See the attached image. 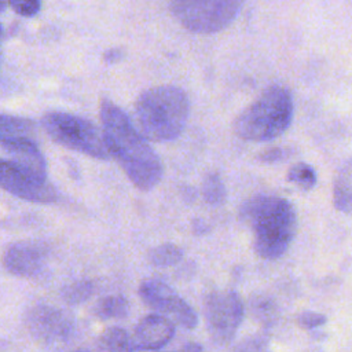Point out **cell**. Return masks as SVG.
<instances>
[{
	"label": "cell",
	"instance_id": "obj_6",
	"mask_svg": "<svg viewBox=\"0 0 352 352\" xmlns=\"http://www.w3.org/2000/svg\"><path fill=\"white\" fill-rule=\"evenodd\" d=\"M175 18L188 30L214 33L227 28L238 15V0H182L169 4Z\"/></svg>",
	"mask_w": 352,
	"mask_h": 352
},
{
	"label": "cell",
	"instance_id": "obj_16",
	"mask_svg": "<svg viewBox=\"0 0 352 352\" xmlns=\"http://www.w3.org/2000/svg\"><path fill=\"white\" fill-rule=\"evenodd\" d=\"M92 312L102 320L124 319L129 314V301L121 294L106 296L95 302Z\"/></svg>",
	"mask_w": 352,
	"mask_h": 352
},
{
	"label": "cell",
	"instance_id": "obj_28",
	"mask_svg": "<svg viewBox=\"0 0 352 352\" xmlns=\"http://www.w3.org/2000/svg\"><path fill=\"white\" fill-rule=\"evenodd\" d=\"M173 352H202V345L198 342L188 341L183 344L177 351H173Z\"/></svg>",
	"mask_w": 352,
	"mask_h": 352
},
{
	"label": "cell",
	"instance_id": "obj_11",
	"mask_svg": "<svg viewBox=\"0 0 352 352\" xmlns=\"http://www.w3.org/2000/svg\"><path fill=\"white\" fill-rule=\"evenodd\" d=\"M48 249L41 242H16L4 254V267L18 276H36L47 263Z\"/></svg>",
	"mask_w": 352,
	"mask_h": 352
},
{
	"label": "cell",
	"instance_id": "obj_15",
	"mask_svg": "<svg viewBox=\"0 0 352 352\" xmlns=\"http://www.w3.org/2000/svg\"><path fill=\"white\" fill-rule=\"evenodd\" d=\"M34 125L30 120L11 116L0 114V142L10 143L21 139H30L33 135Z\"/></svg>",
	"mask_w": 352,
	"mask_h": 352
},
{
	"label": "cell",
	"instance_id": "obj_10",
	"mask_svg": "<svg viewBox=\"0 0 352 352\" xmlns=\"http://www.w3.org/2000/svg\"><path fill=\"white\" fill-rule=\"evenodd\" d=\"M26 323L30 334L45 344L66 341L74 329L70 315L48 305H37L30 309Z\"/></svg>",
	"mask_w": 352,
	"mask_h": 352
},
{
	"label": "cell",
	"instance_id": "obj_27",
	"mask_svg": "<svg viewBox=\"0 0 352 352\" xmlns=\"http://www.w3.org/2000/svg\"><path fill=\"white\" fill-rule=\"evenodd\" d=\"M124 54L125 52H124L122 48H111V50H107L103 54V59L107 63H116V62H120L124 58Z\"/></svg>",
	"mask_w": 352,
	"mask_h": 352
},
{
	"label": "cell",
	"instance_id": "obj_25",
	"mask_svg": "<svg viewBox=\"0 0 352 352\" xmlns=\"http://www.w3.org/2000/svg\"><path fill=\"white\" fill-rule=\"evenodd\" d=\"M10 6L15 12H18L22 16H33L38 12L41 3L37 0H29V1H11Z\"/></svg>",
	"mask_w": 352,
	"mask_h": 352
},
{
	"label": "cell",
	"instance_id": "obj_3",
	"mask_svg": "<svg viewBox=\"0 0 352 352\" xmlns=\"http://www.w3.org/2000/svg\"><path fill=\"white\" fill-rule=\"evenodd\" d=\"M190 114L187 94L176 85H160L140 94L133 107V126L151 142L176 139Z\"/></svg>",
	"mask_w": 352,
	"mask_h": 352
},
{
	"label": "cell",
	"instance_id": "obj_22",
	"mask_svg": "<svg viewBox=\"0 0 352 352\" xmlns=\"http://www.w3.org/2000/svg\"><path fill=\"white\" fill-rule=\"evenodd\" d=\"M252 312L263 326H272L276 319V305L267 297L252 300Z\"/></svg>",
	"mask_w": 352,
	"mask_h": 352
},
{
	"label": "cell",
	"instance_id": "obj_30",
	"mask_svg": "<svg viewBox=\"0 0 352 352\" xmlns=\"http://www.w3.org/2000/svg\"><path fill=\"white\" fill-rule=\"evenodd\" d=\"M76 352H88V351H85V349H78V351H76Z\"/></svg>",
	"mask_w": 352,
	"mask_h": 352
},
{
	"label": "cell",
	"instance_id": "obj_13",
	"mask_svg": "<svg viewBox=\"0 0 352 352\" xmlns=\"http://www.w3.org/2000/svg\"><path fill=\"white\" fill-rule=\"evenodd\" d=\"M10 153L11 162L38 180H47V164L37 144L32 139L3 143Z\"/></svg>",
	"mask_w": 352,
	"mask_h": 352
},
{
	"label": "cell",
	"instance_id": "obj_14",
	"mask_svg": "<svg viewBox=\"0 0 352 352\" xmlns=\"http://www.w3.org/2000/svg\"><path fill=\"white\" fill-rule=\"evenodd\" d=\"M135 346L129 334L117 326L104 329L96 340L95 352H133Z\"/></svg>",
	"mask_w": 352,
	"mask_h": 352
},
{
	"label": "cell",
	"instance_id": "obj_26",
	"mask_svg": "<svg viewBox=\"0 0 352 352\" xmlns=\"http://www.w3.org/2000/svg\"><path fill=\"white\" fill-rule=\"evenodd\" d=\"M287 151L285 148H279V147H272V148H268L263 153H260L258 155V160L263 161V162H275V161H279L282 158H285L287 154Z\"/></svg>",
	"mask_w": 352,
	"mask_h": 352
},
{
	"label": "cell",
	"instance_id": "obj_8",
	"mask_svg": "<svg viewBox=\"0 0 352 352\" xmlns=\"http://www.w3.org/2000/svg\"><path fill=\"white\" fill-rule=\"evenodd\" d=\"M142 301L173 324L192 330L198 324L197 312L169 285L160 279H146L139 286Z\"/></svg>",
	"mask_w": 352,
	"mask_h": 352
},
{
	"label": "cell",
	"instance_id": "obj_21",
	"mask_svg": "<svg viewBox=\"0 0 352 352\" xmlns=\"http://www.w3.org/2000/svg\"><path fill=\"white\" fill-rule=\"evenodd\" d=\"M287 180L290 183L300 186L304 190H309L315 187L318 179H316V172L311 165L305 162H298L289 169Z\"/></svg>",
	"mask_w": 352,
	"mask_h": 352
},
{
	"label": "cell",
	"instance_id": "obj_19",
	"mask_svg": "<svg viewBox=\"0 0 352 352\" xmlns=\"http://www.w3.org/2000/svg\"><path fill=\"white\" fill-rule=\"evenodd\" d=\"M201 191L204 199L210 205H220L227 197L226 186L217 173H208L204 177Z\"/></svg>",
	"mask_w": 352,
	"mask_h": 352
},
{
	"label": "cell",
	"instance_id": "obj_2",
	"mask_svg": "<svg viewBox=\"0 0 352 352\" xmlns=\"http://www.w3.org/2000/svg\"><path fill=\"white\" fill-rule=\"evenodd\" d=\"M242 220L253 230L256 253L265 260L280 257L297 230L294 206L278 195H257L242 206Z\"/></svg>",
	"mask_w": 352,
	"mask_h": 352
},
{
	"label": "cell",
	"instance_id": "obj_7",
	"mask_svg": "<svg viewBox=\"0 0 352 352\" xmlns=\"http://www.w3.org/2000/svg\"><path fill=\"white\" fill-rule=\"evenodd\" d=\"M243 302L232 290L213 292L204 301V315L212 338L221 345L236 334L243 319Z\"/></svg>",
	"mask_w": 352,
	"mask_h": 352
},
{
	"label": "cell",
	"instance_id": "obj_9",
	"mask_svg": "<svg viewBox=\"0 0 352 352\" xmlns=\"http://www.w3.org/2000/svg\"><path fill=\"white\" fill-rule=\"evenodd\" d=\"M0 188L32 202L48 204L58 198V192L47 180H38L11 161L0 158Z\"/></svg>",
	"mask_w": 352,
	"mask_h": 352
},
{
	"label": "cell",
	"instance_id": "obj_20",
	"mask_svg": "<svg viewBox=\"0 0 352 352\" xmlns=\"http://www.w3.org/2000/svg\"><path fill=\"white\" fill-rule=\"evenodd\" d=\"M94 289L95 287L91 280H87V279L76 280V282L67 285L62 290V298L67 304H81L92 296Z\"/></svg>",
	"mask_w": 352,
	"mask_h": 352
},
{
	"label": "cell",
	"instance_id": "obj_1",
	"mask_svg": "<svg viewBox=\"0 0 352 352\" xmlns=\"http://www.w3.org/2000/svg\"><path fill=\"white\" fill-rule=\"evenodd\" d=\"M103 139L110 157L116 158L129 180L140 190L155 187L164 173L161 160L135 129L126 113L110 100L100 104Z\"/></svg>",
	"mask_w": 352,
	"mask_h": 352
},
{
	"label": "cell",
	"instance_id": "obj_23",
	"mask_svg": "<svg viewBox=\"0 0 352 352\" xmlns=\"http://www.w3.org/2000/svg\"><path fill=\"white\" fill-rule=\"evenodd\" d=\"M232 352H271V348L267 337L253 334L241 340Z\"/></svg>",
	"mask_w": 352,
	"mask_h": 352
},
{
	"label": "cell",
	"instance_id": "obj_5",
	"mask_svg": "<svg viewBox=\"0 0 352 352\" xmlns=\"http://www.w3.org/2000/svg\"><path fill=\"white\" fill-rule=\"evenodd\" d=\"M41 124L59 144L98 160L110 158L102 132L91 121L70 113L51 111L43 117Z\"/></svg>",
	"mask_w": 352,
	"mask_h": 352
},
{
	"label": "cell",
	"instance_id": "obj_12",
	"mask_svg": "<svg viewBox=\"0 0 352 352\" xmlns=\"http://www.w3.org/2000/svg\"><path fill=\"white\" fill-rule=\"evenodd\" d=\"M175 336V324L162 315L150 314L142 318L133 331L132 342L135 348L143 351H157L165 346Z\"/></svg>",
	"mask_w": 352,
	"mask_h": 352
},
{
	"label": "cell",
	"instance_id": "obj_29",
	"mask_svg": "<svg viewBox=\"0 0 352 352\" xmlns=\"http://www.w3.org/2000/svg\"><path fill=\"white\" fill-rule=\"evenodd\" d=\"M6 7V3H3V1H0V11L3 10Z\"/></svg>",
	"mask_w": 352,
	"mask_h": 352
},
{
	"label": "cell",
	"instance_id": "obj_4",
	"mask_svg": "<svg viewBox=\"0 0 352 352\" xmlns=\"http://www.w3.org/2000/svg\"><path fill=\"white\" fill-rule=\"evenodd\" d=\"M293 113L290 92L280 85H272L241 111L234 121V131L245 140H272L289 128Z\"/></svg>",
	"mask_w": 352,
	"mask_h": 352
},
{
	"label": "cell",
	"instance_id": "obj_24",
	"mask_svg": "<svg viewBox=\"0 0 352 352\" xmlns=\"http://www.w3.org/2000/svg\"><path fill=\"white\" fill-rule=\"evenodd\" d=\"M327 322L326 315L316 311H304L297 316V323L305 330H312L323 326Z\"/></svg>",
	"mask_w": 352,
	"mask_h": 352
},
{
	"label": "cell",
	"instance_id": "obj_18",
	"mask_svg": "<svg viewBox=\"0 0 352 352\" xmlns=\"http://www.w3.org/2000/svg\"><path fill=\"white\" fill-rule=\"evenodd\" d=\"M148 261L153 265L158 267H166V265H173L179 263L183 257V250L173 243H162L155 248H153L148 254Z\"/></svg>",
	"mask_w": 352,
	"mask_h": 352
},
{
	"label": "cell",
	"instance_id": "obj_17",
	"mask_svg": "<svg viewBox=\"0 0 352 352\" xmlns=\"http://www.w3.org/2000/svg\"><path fill=\"white\" fill-rule=\"evenodd\" d=\"M334 205L338 210L349 213L351 210V164L346 161L338 170L334 180Z\"/></svg>",
	"mask_w": 352,
	"mask_h": 352
}]
</instances>
